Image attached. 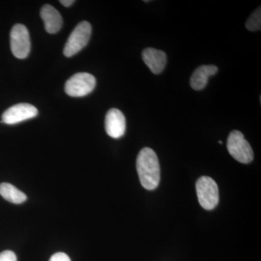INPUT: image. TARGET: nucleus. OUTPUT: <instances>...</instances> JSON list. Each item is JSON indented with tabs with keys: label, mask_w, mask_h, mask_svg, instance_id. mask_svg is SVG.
<instances>
[{
	"label": "nucleus",
	"mask_w": 261,
	"mask_h": 261,
	"mask_svg": "<svg viewBox=\"0 0 261 261\" xmlns=\"http://www.w3.org/2000/svg\"><path fill=\"white\" fill-rule=\"evenodd\" d=\"M227 149L229 154L238 162L247 164L253 160L251 146L240 130H232L229 134L227 139Z\"/></svg>",
	"instance_id": "obj_3"
},
{
	"label": "nucleus",
	"mask_w": 261,
	"mask_h": 261,
	"mask_svg": "<svg viewBox=\"0 0 261 261\" xmlns=\"http://www.w3.org/2000/svg\"><path fill=\"white\" fill-rule=\"evenodd\" d=\"M38 115V110L28 103H20L8 108L2 116V122L8 125H14L27 121Z\"/></svg>",
	"instance_id": "obj_7"
},
{
	"label": "nucleus",
	"mask_w": 261,
	"mask_h": 261,
	"mask_svg": "<svg viewBox=\"0 0 261 261\" xmlns=\"http://www.w3.org/2000/svg\"><path fill=\"white\" fill-rule=\"evenodd\" d=\"M46 31L49 34H56L61 30L63 18L59 12L50 5L43 6L40 13Z\"/></svg>",
	"instance_id": "obj_10"
},
{
	"label": "nucleus",
	"mask_w": 261,
	"mask_h": 261,
	"mask_svg": "<svg viewBox=\"0 0 261 261\" xmlns=\"http://www.w3.org/2000/svg\"><path fill=\"white\" fill-rule=\"evenodd\" d=\"M92 34V25L87 21L81 22L71 32L65 43L63 53L67 58L75 56L88 44Z\"/></svg>",
	"instance_id": "obj_4"
},
{
	"label": "nucleus",
	"mask_w": 261,
	"mask_h": 261,
	"mask_svg": "<svg viewBox=\"0 0 261 261\" xmlns=\"http://www.w3.org/2000/svg\"><path fill=\"white\" fill-rule=\"evenodd\" d=\"M142 59L154 74L162 73L167 63L166 53L154 48H146L142 51Z\"/></svg>",
	"instance_id": "obj_9"
},
{
	"label": "nucleus",
	"mask_w": 261,
	"mask_h": 261,
	"mask_svg": "<svg viewBox=\"0 0 261 261\" xmlns=\"http://www.w3.org/2000/svg\"><path fill=\"white\" fill-rule=\"evenodd\" d=\"M0 195L5 200L14 204L23 203L27 200L25 194L10 183L0 184Z\"/></svg>",
	"instance_id": "obj_12"
},
{
	"label": "nucleus",
	"mask_w": 261,
	"mask_h": 261,
	"mask_svg": "<svg viewBox=\"0 0 261 261\" xmlns=\"http://www.w3.org/2000/svg\"><path fill=\"white\" fill-rule=\"evenodd\" d=\"M246 28L250 32H256L261 29V10L260 7L257 8L248 18L246 23Z\"/></svg>",
	"instance_id": "obj_13"
},
{
	"label": "nucleus",
	"mask_w": 261,
	"mask_h": 261,
	"mask_svg": "<svg viewBox=\"0 0 261 261\" xmlns=\"http://www.w3.org/2000/svg\"><path fill=\"white\" fill-rule=\"evenodd\" d=\"M60 3H61L63 6L68 8V7L71 6V5L75 3V1H73V0H61Z\"/></svg>",
	"instance_id": "obj_16"
},
{
	"label": "nucleus",
	"mask_w": 261,
	"mask_h": 261,
	"mask_svg": "<svg viewBox=\"0 0 261 261\" xmlns=\"http://www.w3.org/2000/svg\"><path fill=\"white\" fill-rule=\"evenodd\" d=\"M199 203L207 211L213 210L219 202V191L216 182L209 176H202L196 182Z\"/></svg>",
	"instance_id": "obj_2"
},
{
	"label": "nucleus",
	"mask_w": 261,
	"mask_h": 261,
	"mask_svg": "<svg viewBox=\"0 0 261 261\" xmlns=\"http://www.w3.org/2000/svg\"><path fill=\"white\" fill-rule=\"evenodd\" d=\"M219 144L220 145H222V142L221 140L219 141Z\"/></svg>",
	"instance_id": "obj_17"
},
{
	"label": "nucleus",
	"mask_w": 261,
	"mask_h": 261,
	"mask_svg": "<svg viewBox=\"0 0 261 261\" xmlns=\"http://www.w3.org/2000/svg\"><path fill=\"white\" fill-rule=\"evenodd\" d=\"M10 47L13 56L19 59L27 58L31 50L30 36L23 24H15L10 32Z\"/></svg>",
	"instance_id": "obj_6"
},
{
	"label": "nucleus",
	"mask_w": 261,
	"mask_h": 261,
	"mask_svg": "<svg viewBox=\"0 0 261 261\" xmlns=\"http://www.w3.org/2000/svg\"><path fill=\"white\" fill-rule=\"evenodd\" d=\"M49 261H71L69 256L64 252H57L50 257Z\"/></svg>",
	"instance_id": "obj_15"
},
{
	"label": "nucleus",
	"mask_w": 261,
	"mask_h": 261,
	"mask_svg": "<svg viewBox=\"0 0 261 261\" xmlns=\"http://www.w3.org/2000/svg\"><path fill=\"white\" fill-rule=\"evenodd\" d=\"M137 170L142 186L146 190H153L159 187L161 180V168L155 152L149 147L141 149L137 159Z\"/></svg>",
	"instance_id": "obj_1"
},
{
	"label": "nucleus",
	"mask_w": 261,
	"mask_h": 261,
	"mask_svg": "<svg viewBox=\"0 0 261 261\" xmlns=\"http://www.w3.org/2000/svg\"><path fill=\"white\" fill-rule=\"evenodd\" d=\"M106 133L114 139L121 138L126 132V123L124 115L120 110H110L105 121Z\"/></svg>",
	"instance_id": "obj_8"
},
{
	"label": "nucleus",
	"mask_w": 261,
	"mask_h": 261,
	"mask_svg": "<svg viewBox=\"0 0 261 261\" xmlns=\"http://www.w3.org/2000/svg\"><path fill=\"white\" fill-rule=\"evenodd\" d=\"M96 79L89 73H77L67 81L65 92L73 97H84L95 88Z\"/></svg>",
	"instance_id": "obj_5"
},
{
	"label": "nucleus",
	"mask_w": 261,
	"mask_h": 261,
	"mask_svg": "<svg viewBox=\"0 0 261 261\" xmlns=\"http://www.w3.org/2000/svg\"><path fill=\"white\" fill-rule=\"evenodd\" d=\"M217 67L214 65H204L198 67L192 73L190 79V86L196 91L203 89L207 85L209 77L216 74Z\"/></svg>",
	"instance_id": "obj_11"
},
{
	"label": "nucleus",
	"mask_w": 261,
	"mask_h": 261,
	"mask_svg": "<svg viewBox=\"0 0 261 261\" xmlns=\"http://www.w3.org/2000/svg\"><path fill=\"white\" fill-rule=\"evenodd\" d=\"M0 261H17V257L15 252L5 250L0 253Z\"/></svg>",
	"instance_id": "obj_14"
}]
</instances>
